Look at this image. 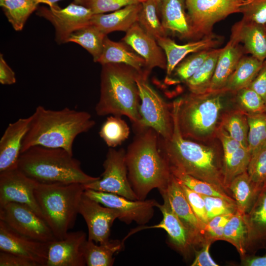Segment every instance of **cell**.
Returning <instances> with one entry per match:
<instances>
[{
    "mask_svg": "<svg viewBox=\"0 0 266 266\" xmlns=\"http://www.w3.org/2000/svg\"><path fill=\"white\" fill-rule=\"evenodd\" d=\"M124 43L145 61L148 70L154 67L166 68V59L156 39L148 34L138 22L127 32L122 39Z\"/></svg>",
    "mask_w": 266,
    "mask_h": 266,
    "instance_id": "18",
    "label": "cell"
},
{
    "mask_svg": "<svg viewBox=\"0 0 266 266\" xmlns=\"http://www.w3.org/2000/svg\"><path fill=\"white\" fill-rule=\"evenodd\" d=\"M157 41L165 53L166 59V78H168L175 67L188 54L214 49L220 44L221 40L220 37L212 34L199 40L184 44H178L166 36L157 39Z\"/></svg>",
    "mask_w": 266,
    "mask_h": 266,
    "instance_id": "21",
    "label": "cell"
},
{
    "mask_svg": "<svg viewBox=\"0 0 266 266\" xmlns=\"http://www.w3.org/2000/svg\"><path fill=\"white\" fill-rule=\"evenodd\" d=\"M161 194L166 196L171 209L189 231L194 243L197 242L203 233L205 225L195 214L180 183L172 173L166 190Z\"/></svg>",
    "mask_w": 266,
    "mask_h": 266,
    "instance_id": "19",
    "label": "cell"
},
{
    "mask_svg": "<svg viewBox=\"0 0 266 266\" xmlns=\"http://www.w3.org/2000/svg\"><path fill=\"white\" fill-rule=\"evenodd\" d=\"M39 3L36 0H0L5 16L16 31L23 29L28 18L37 9Z\"/></svg>",
    "mask_w": 266,
    "mask_h": 266,
    "instance_id": "34",
    "label": "cell"
},
{
    "mask_svg": "<svg viewBox=\"0 0 266 266\" xmlns=\"http://www.w3.org/2000/svg\"><path fill=\"white\" fill-rule=\"evenodd\" d=\"M49 242L38 241L21 234L0 220V251L30 259L38 266H46Z\"/></svg>",
    "mask_w": 266,
    "mask_h": 266,
    "instance_id": "16",
    "label": "cell"
},
{
    "mask_svg": "<svg viewBox=\"0 0 266 266\" xmlns=\"http://www.w3.org/2000/svg\"><path fill=\"white\" fill-rule=\"evenodd\" d=\"M84 194L99 202L103 206L118 210L120 215L119 219L127 224L134 221L144 225L153 217L154 207L158 202L154 200H131L119 195L85 189Z\"/></svg>",
    "mask_w": 266,
    "mask_h": 266,
    "instance_id": "13",
    "label": "cell"
},
{
    "mask_svg": "<svg viewBox=\"0 0 266 266\" xmlns=\"http://www.w3.org/2000/svg\"><path fill=\"white\" fill-rule=\"evenodd\" d=\"M243 51L239 42L231 37L230 41L222 48L219 56L207 93L222 92L229 78L242 57Z\"/></svg>",
    "mask_w": 266,
    "mask_h": 266,
    "instance_id": "25",
    "label": "cell"
},
{
    "mask_svg": "<svg viewBox=\"0 0 266 266\" xmlns=\"http://www.w3.org/2000/svg\"><path fill=\"white\" fill-rule=\"evenodd\" d=\"M0 266H38L34 261L19 255L0 251Z\"/></svg>",
    "mask_w": 266,
    "mask_h": 266,
    "instance_id": "49",
    "label": "cell"
},
{
    "mask_svg": "<svg viewBox=\"0 0 266 266\" xmlns=\"http://www.w3.org/2000/svg\"><path fill=\"white\" fill-rule=\"evenodd\" d=\"M245 217L249 228V239L266 244V183L262 187Z\"/></svg>",
    "mask_w": 266,
    "mask_h": 266,
    "instance_id": "30",
    "label": "cell"
},
{
    "mask_svg": "<svg viewBox=\"0 0 266 266\" xmlns=\"http://www.w3.org/2000/svg\"><path fill=\"white\" fill-rule=\"evenodd\" d=\"M60 0H47V4L49 5V6H52L53 5H55V2L59 1ZM74 2L81 5H83L84 2L86 0H73Z\"/></svg>",
    "mask_w": 266,
    "mask_h": 266,
    "instance_id": "55",
    "label": "cell"
},
{
    "mask_svg": "<svg viewBox=\"0 0 266 266\" xmlns=\"http://www.w3.org/2000/svg\"><path fill=\"white\" fill-rule=\"evenodd\" d=\"M79 214L85 220L88 231V240L96 243L109 240L111 227L120 213L115 209L102 206L84 195L80 201Z\"/></svg>",
    "mask_w": 266,
    "mask_h": 266,
    "instance_id": "15",
    "label": "cell"
},
{
    "mask_svg": "<svg viewBox=\"0 0 266 266\" xmlns=\"http://www.w3.org/2000/svg\"><path fill=\"white\" fill-rule=\"evenodd\" d=\"M148 75L137 72L136 82L141 103L140 119L136 131L146 128L155 130L165 140L169 139L173 129L171 111L160 95L149 85Z\"/></svg>",
    "mask_w": 266,
    "mask_h": 266,
    "instance_id": "8",
    "label": "cell"
},
{
    "mask_svg": "<svg viewBox=\"0 0 266 266\" xmlns=\"http://www.w3.org/2000/svg\"><path fill=\"white\" fill-rule=\"evenodd\" d=\"M31 115L8 125L0 140V172L17 167Z\"/></svg>",
    "mask_w": 266,
    "mask_h": 266,
    "instance_id": "20",
    "label": "cell"
},
{
    "mask_svg": "<svg viewBox=\"0 0 266 266\" xmlns=\"http://www.w3.org/2000/svg\"><path fill=\"white\" fill-rule=\"evenodd\" d=\"M171 173L181 183L193 191L201 195L217 197L235 203L234 200L227 195L223 191L213 184L199 179L190 175L180 172L175 169L170 168Z\"/></svg>",
    "mask_w": 266,
    "mask_h": 266,
    "instance_id": "42",
    "label": "cell"
},
{
    "mask_svg": "<svg viewBox=\"0 0 266 266\" xmlns=\"http://www.w3.org/2000/svg\"><path fill=\"white\" fill-rule=\"evenodd\" d=\"M216 92L203 94L190 93L181 98L177 118L182 135L203 140L216 132V124L223 108L222 94Z\"/></svg>",
    "mask_w": 266,
    "mask_h": 266,
    "instance_id": "7",
    "label": "cell"
},
{
    "mask_svg": "<svg viewBox=\"0 0 266 266\" xmlns=\"http://www.w3.org/2000/svg\"><path fill=\"white\" fill-rule=\"evenodd\" d=\"M233 214H222L213 217L205 225L203 231L205 229L225 226Z\"/></svg>",
    "mask_w": 266,
    "mask_h": 266,
    "instance_id": "53",
    "label": "cell"
},
{
    "mask_svg": "<svg viewBox=\"0 0 266 266\" xmlns=\"http://www.w3.org/2000/svg\"><path fill=\"white\" fill-rule=\"evenodd\" d=\"M141 2L126 6L108 14H94L90 24L106 34L114 31L127 32L138 22Z\"/></svg>",
    "mask_w": 266,
    "mask_h": 266,
    "instance_id": "26",
    "label": "cell"
},
{
    "mask_svg": "<svg viewBox=\"0 0 266 266\" xmlns=\"http://www.w3.org/2000/svg\"><path fill=\"white\" fill-rule=\"evenodd\" d=\"M244 264L248 266H266V255L262 257H254L247 259Z\"/></svg>",
    "mask_w": 266,
    "mask_h": 266,
    "instance_id": "54",
    "label": "cell"
},
{
    "mask_svg": "<svg viewBox=\"0 0 266 266\" xmlns=\"http://www.w3.org/2000/svg\"><path fill=\"white\" fill-rule=\"evenodd\" d=\"M86 234L82 231L68 232L62 239L49 243L46 266H84Z\"/></svg>",
    "mask_w": 266,
    "mask_h": 266,
    "instance_id": "17",
    "label": "cell"
},
{
    "mask_svg": "<svg viewBox=\"0 0 266 266\" xmlns=\"http://www.w3.org/2000/svg\"><path fill=\"white\" fill-rule=\"evenodd\" d=\"M248 238L249 232L245 215L237 211L224 226L223 240L232 244L242 256L246 252Z\"/></svg>",
    "mask_w": 266,
    "mask_h": 266,
    "instance_id": "35",
    "label": "cell"
},
{
    "mask_svg": "<svg viewBox=\"0 0 266 266\" xmlns=\"http://www.w3.org/2000/svg\"><path fill=\"white\" fill-rule=\"evenodd\" d=\"M37 184L17 167L0 172V207L9 202L24 204L44 219L34 194Z\"/></svg>",
    "mask_w": 266,
    "mask_h": 266,
    "instance_id": "14",
    "label": "cell"
},
{
    "mask_svg": "<svg viewBox=\"0 0 266 266\" xmlns=\"http://www.w3.org/2000/svg\"><path fill=\"white\" fill-rule=\"evenodd\" d=\"M103 166L104 171L97 180L84 185L85 189L115 194L131 200H138L130 183L124 149L110 148Z\"/></svg>",
    "mask_w": 266,
    "mask_h": 266,
    "instance_id": "10",
    "label": "cell"
},
{
    "mask_svg": "<svg viewBox=\"0 0 266 266\" xmlns=\"http://www.w3.org/2000/svg\"><path fill=\"white\" fill-rule=\"evenodd\" d=\"M212 240H207L202 249L196 252L195 259L192 264V266H218L209 254V248Z\"/></svg>",
    "mask_w": 266,
    "mask_h": 266,
    "instance_id": "51",
    "label": "cell"
},
{
    "mask_svg": "<svg viewBox=\"0 0 266 266\" xmlns=\"http://www.w3.org/2000/svg\"><path fill=\"white\" fill-rule=\"evenodd\" d=\"M36 14L50 22L55 29V39L59 44L67 42L75 31L90 24L94 13L89 8L75 2L64 8L56 4L49 8L42 6Z\"/></svg>",
    "mask_w": 266,
    "mask_h": 266,
    "instance_id": "12",
    "label": "cell"
},
{
    "mask_svg": "<svg viewBox=\"0 0 266 266\" xmlns=\"http://www.w3.org/2000/svg\"><path fill=\"white\" fill-rule=\"evenodd\" d=\"M251 0H185L195 38L212 34L214 25L230 14L242 13Z\"/></svg>",
    "mask_w": 266,
    "mask_h": 266,
    "instance_id": "9",
    "label": "cell"
},
{
    "mask_svg": "<svg viewBox=\"0 0 266 266\" xmlns=\"http://www.w3.org/2000/svg\"><path fill=\"white\" fill-rule=\"evenodd\" d=\"M242 13V20L266 26V0H251Z\"/></svg>",
    "mask_w": 266,
    "mask_h": 266,
    "instance_id": "47",
    "label": "cell"
},
{
    "mask_svg": "<svg viewBox=\"0 0 266 266\" xmlns=\"http://www.w3.org/2000/svg\"><path fill=\"white\" fill-rule=\"evenodd\" d=\"M179 182L195 214L200 222L204 225L206 224L208 220L202 197L200 194L193 191L180 182Z\"/></svg>",
    "mask_w": 266,
    "mask_h": 266,
    "instance_id": "48",
    "label": "cell"
},
{
    "mask_svg": "<svg viewBox=\"0 0 266 266\" xmlns=\"http://www.w3.org/2000/svg\"><path fill=\"white\" fill-rule=\"evenodd\" d=\"M87 240L84 248V257L88 266H111L113 265L114 254L120 250L121 243L117 240L96 244Z\"/></svg>",
    "mask_w": 266,
    "mask_h": 266,
    "instance_id": "31",
    "label": "cell"
},
{
    "mask_svg": "<svg viewBox=\"0 0 266 266\" xmlns=\"http://www.w3.org/2000/svg\"><path fill=\"white\" fill-rule=\"evenodd\" d=\"M137 72L124 64L102 65L100 96L95 107L98 115H124L135 128L138 125L140 98L135 80Z\"/></svg>",
    "mask_w": 266,
    "mask_h": 266,
    "instance_id": "5",
    "label": "cell"
},
{
    "mask_svg": "<svg viewBox=\"0 0 266 266\" xmlns=\"http://www.w3.org/2000/svg\"><path fill=\"white\" fill-rule=\"evenodd\" d=\"M144 0H140V1H141V2H142V1H144ZM155 0L156 1V2L158 3V4H159V5L160 6L162 0Z\"/></svg>",
    "mask_w": 266,
    "mask_h": 266,
    "instance_id": "56",
    "label": "cell"
},
{
    "mask_svg": "<svg viewBox=\"0 0 266 266\" xmlns=\"http://www.w3.org/2000/svg\"><path fill=\"white\" fill-rule=\"evenodd\" d=\"M106 36L90 24L73 32L69 36L67 42L79 44L91 54L94 62H98L102 53Z\"/></svg>",
    "mask_w": 266,
    "mask_h": 266,
    "instance_id": "32",
    "label": "cell"
},
{
    "mask_svg": "<svg viewBox=\"0 0 266 266\" xmlns=\"http://www.w3.org/2000/svg\"><path fill=\"white\" fill-rule=\"evenodd\" d=\"M264 61L253 56H242L222 92H237L249 87L263 66Z\"/></svg>",
    "mask_w": 266,
    "mask_h": 266,
    "instance_id": "28",
    "label": "cell"
},
{
    "mask_svg": "<svg viewBox=\"0 0 266 266\" xmlns=\"http://www.w3.org/2000/svg\"><path fill=\"white\" fill-rule=\"evenodd\" d=\"M222 48L213 49L197 71L186 81L191 93L199 95L207 92Z\"/></svg>",
    "mask_w": 266,
    "mask_h": 266,
    "instance_id": "33",
    "label": "cell"
},
{
    "mask_svg": "<svg viewBox=\"0 0 266 266\" xmlns=\"http://www.w3.org/2000/svg\"><path fill=\"white\" fill-rule=\"evenodd\" d=\"M38 1L39 3H44L47 4V0H36Z\"/></svg>",
    "mask_w": 266,
    "mask_h": 266,
    "instance_id": "57",
    "label": "cell"
},
{
    "mask_svg": "<svg viewBox=\"0 0 266 266\" xmlns=\"http://www.w3.org/2000/svg\"><path fill=\"white\" fill-rule=\"evenodd\" d=\"M15 74L5 61L3 55H0V83L2 85H11L16 82Z\"/></svg>",
    "mask_w": 266,
    "mask_h": 266,
    "instance_id": "52",
    "label": "cell"
},
{
    "mask_svg": "<svg viewBox=\"0 0 266 266\" xmlns=\"http://www.w3.org/2000/svg\"><path fill=\"white\" fill-rule=\"evenodd\" d=\"M85 190L80 183H38L34 196L56 239L64 238L73 227Z\"/></svg>",
    "mask_w": 266,
    "mask_h": 266,
    "instance_id": "6",
    "label": "cell"
},
{
    "mask_svg": "<svg viewBox=\"0 0 266 266\" xmlns=\"http://www.w3.org/2000/svg\"><path fill=\"white\" fill-rule=\"evenodd\" d=\"M180 100L181 99H177L172 103V133L169 139L160 140L162 152L170 168L210 183L225 191L223 172L219 167L215 150L185 138L181 133L177 118Z\"/></svg>",
    "mask_w": 266,
    "mask_h": 266,
    "instance_id": "3",
    "label": "cell"
},
{
    "mask_svg": "<svg viewBox=\"0 0 266 266\" xmlns=\"http://www.w3.org/2000/svg\"><path fill=\"white\" fill-rule=\"evenodd\" d=\"M0 220L33 239L44 242L56 239L46 221L26 205L9 202L0 207Z\"/></svg>",
    "mask_w": 266,
    "mask_h": 266,
    "instance_id": "11",
    "label": "cell"
},
{
    "mask_svg": "<svg viewBox=\"0 0 266 266\" xmlns=\"http://www.w3.org/2000/svg\"><path fill=\"white\" fill-rule=\"evenodd\" d=\"M137 132L126 152V162L131 185L141 200L155 188L160 193L166 191L171 173L158 133L151 128Z\"/></svg>",
    "mask_w": 266,
    "mask_h": 266,
    "instance_id": "2",
    "label": "cell"
},
{
    "mask_svg": "<svg viewBox=\"0 0 266 266\" xmlns=\"http://www.w3.org/2000/svg\"></svg>",
    "mask_w": 266,
    "mask_h": 266,
    "instance_id": "58",
    "label": "cell"
},
{
    "mask_svg": "<svg viewBox=\"0 0 266 266\" xmlns=\"http://www.w3.org/2000/svg\"><path fill=\"white\" fill-rule=\"evenodd\" d=\"M185 0H162L159 8L162 24L166 34L180 39L195 37Z\"/></svg>",
    "mask_w": 266,
    "mask_h": 266,
    "instance_id": "22",
    "label": "cell"
},
{
    "mask_svg": "<svg viewBox=\"0 0 266 266\" xmlns=\"http://www.w3.org/2000/svg\"><path fill=\"white\" fill-rule=\"evenodd\" d=\"M17 168L39 183L85 185L100 178L86 173L79 161L60 148L31 147L20 154Z\"/></svg>",
    "mask_w": 266,
    "mask_h": 266,
    "instance_id": "4",
    "label": "cell"
},
{
    "mask_svg": "<svg viewBox=\"0 0 266 266\" xmlns=\"http://www.w3.org/2000/svg\"><path fill=\"white\" fill-rule=\"evenodd\" d=\"M31 117L23 141L21 153L31 147L41 146L62 148L73 155L75 139L95 125V120L88 112L68 107L56 110L39 105Z\"/></svg>",
    "mask_w": 266,
    "mask_h": 266,
    "instance_id": "1",
    "label": "cell"
},
{
    "mask_svg": "<svg viewBox=\"0 0 266 266\" xmlns=\"http://www.w3.org/2000/svg\"><path fill=\"white\" fill-rule=\"evenodd\" d=\"M130 133L129 127L121 116L111 115L102 124L99 134L108 147L114 148L126 140Z\"/></svg>",
    "mask_w": 266,
    "mask_h": 266,
    "instance_id": "38",
    "label": "cell"
},
{
    "mask_svg": "<svg viewBox=\"0 0 266 266\" xmlns=\"http://www.w3.org/2000/svg\"><path fill=\"white\" fill-rule=\"evenodd\" d=\"M247 172L258 186L262 187L266 183V146L251 156Z\"/></svg>",
    "mask_w": 266,
    "mask_h": 266,
    "instance_id": "44",
    "label": "cell"
},
{
    "mask_svg": "<svg viewBox=\"0 0 266 266\" xmlns=\"http://www.w3.org/2000/svg\"><path fill=\"white\" fill-rule=\"evenodd\" d=\"M251 158L247 147L241 146L230 155L224 157L222 169L223 184L226 188L237 176L247 171Z\"/></svg>",
    "mask_w": 266,
    "mask_h": 266,
    "instance_id": "37",
    "label": "cell"
},
{
    "mask_svg": "<svg viewBox=\"0 0 266 266\" xmlns=\"http://www.w3.org/2000/svg\"><path fill=\"white\" fill-rule=\"evenodd\" d=\"M200 195L204 201L208 221L216 216L234 214L237 211V207L235 203L219 197Z\"/></svg>",
    "mask_w": 266,
    "mask_h": 266,
    "instance_id": "45",
    "label": "cell"
},
{
    "mask_svg": "<svg viewBox=\"0 0 266 266\" xmlns=\"http://www.w3.org/2000/svg\"><path fill=\"white\" fill-rule=\"evenodd\" d=\"M140 2V0H86L83 5L90 8L94 14H100Z\"/></svg>",
    "mask_w": 266,
    "mask_h": 266,
    "instance_id": "46",
    "label": "cell"
},
{
    "mask_svg": "<svg viewBox=\"0 0 266 266\" xmlns=\"http://www.w3.org/2000/svg\"><path fill=\"white\" fill-rule=\"evenodd\" d=\"M231 37L242 43L244 50L261 61L266 59V26L241 21L233 27Z\"/></svg>",
    "mask_w": 266,
    "mask_h": 266,
    "instance_id": "23",
    "label": "cell"
},
{
    "mask_svg": "<svg viewBox=\"0 0 266 266\" xmlns=\"http://www.w3.org/2000/svg\"><path fill=\"white\" fill-rule=\"evenodd\" d=\"M249 87L256 92L266 104V61Z\"/></svg>",
    "mask_w": 266,
    "mask_h": 266,
    "instance_id": "50",
    "label": "cell"
},
{
    "mask_svg": "<svg viewBox=\"0 0 266 266\" xmlns=\"http://www.w3.org/2000/svg\"><path fill=\"white\" fill-rule=\"evenodd\" d=\"M159 8L155 0L142 1L138 19L144 30L156 40L167 35L159 19Z\"/></svg>",
    "mask_w": 266,
    "mask_h": 266,
    "instance_id": "36",
    "label": "cell"
},
{
    "mask_svg": "<svg viewBox=\"0 0 266 266\" xmlns=\"http://www.w3.org/2000/svg\"><path fill=\"white\" fill-rule=\"evenodd\" d=\"M164 203H158V207L163 214L162 221L153 226L143 227L142 229L160 228L166 231L170 241L181 252L185 253L190 246L194 244L187 229L171 209L166 195H162Z\"/></svg>",
    "mask_w": 266,
    "mask_h": 266,
    "instance_id": "24",
    "label": "cell"
},
{
    "mask_svg": "<svg viewBox=\"0 0 266 266\" xmlns=\"http://www.w3.org/2000/svg\"><path fill=\"white\" fill-rule=\"evenodd\" d=\"M124 42H116L105 36L101 56L98 62L101 65L119 64L128 66L140 74L148 75L145 60Z\"/></svg>",
    "mask_w": 266,
    "mask_h": 266,
    "instance_id": "27",
    "label": "cell"
},
{
    "mask_svg": "<svg viewBox=\"0 0 266 266\" xmlns=\"http://www.w3.org/2000/svg\"><path fill=\"white\" fill-rule=\"evenodd\" d=\"M213 49L195 53L181 61L175 67L170 76L165 79V82L168 84L181 82L185 83L200 68Z\"/></svg>",
    "mask_w": 266,
    "mask_h": 266,
    "instance_id": "39",
    "label": "cell"
},
{
    "mask_svg": "<svg viewBox=\"0 0 266 266\" xmlns=\"http://www.w3.org/2000/svg\"><path fill=\"white\" fill-rule=\"evenodd\" d=\"M220 126L232 138L248 147L249 126L247 116L242 111H233L225 115Z\"/></svg>",
    "mask_w": 266,
    "mask_h": 266,
    "instance_id": "40",
    "label": "cell"
},
{
    "mask_svg": "<svg viewBox=\"0 0 266 266\" xmlns=\"http://www.w3.org/2000/svg\"><path fill=\"white\" fill-rule=\"evenodd\" d=\"M237 100L240 110L246 114L266 112V104L263 99L249 87L237 92Z\"/></svg>",
    "mask_w": 266,
    "mask_h": 266,
    "instance_id": "43",
    "label": "cell"
},
{
    "mask_svg": "<svg viewBox=\"0 0 266 266\" xmlns=\"http://www.w3.org/2000/svg\"><path fill=\"white\" fill-rule=\"evenodd\" d=\"M246 115L249 126L248 148L252 156L266 146V112Z\"/></svg>",
    "mask_w": 266,
    "mask_h": 266,
    "instance_id": "41",
    "label": "cell"
},
{
    "mask_svg": "<svg viewBox=\"0 0 266 266\" xmlns=\"http://www.w3.org/2000/svg\"><path fill=\"white\" fill-rule=\"evenodd\" d=\"M228 188L233 193L237 211L244 215L250 210L262 188L251 181L247 171L236 176Z\"/></svg>",
    "mask_w": 266,
    "mask_h": 266,
    "instance_id": "29",
    "label": "cell"
}]
</instances>
